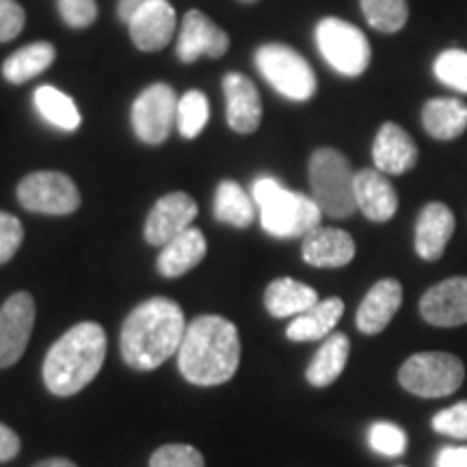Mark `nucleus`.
<instances>
[{
  "label": "nucleus",
  "mask_w": 467,
  "mask_h": 467,
  "mask_svg": "<svg viewBox=\"0 0 467 467\" xmlns=\"http://www.w3.org/2000/svg\"><path fill=\"white\" fill-rule=\"evenodd\" d=\"M184 312L165 296L143 301L121 325V358L134 370H156L180 350L184 337Z\"/></svg>",
  "instance_id": "nucleus-1"
},
{
  "label": "nucleus",
  "mask_w": 467,
  "mask_h": 467,
  "mask_svg": "<svg viewBox=\"0 0 467 467\" xmlns=\"http://www.w3.org/2000/svg\"><path fill=\"white\" fill-rule=\"evenodd\" d=\"M241 364V336L236 325L217 314L197 317L186 327L178 350V368L192 385L213 388L236 375Z\"/></svg>",
  "instance_id": "nucleus-2"
},
{
  "label": "nucleus",
  "mask_w": 467,
  "mask_h": 467,
  "mask_svg": "<svg viewBox=\"0 0 467 467\" xmlns=\"http://www.w3.org/2000/svg\"><path fill=\"white\" fill-rule=\"evenodd\" d=\"M107 358V334L98 323H80L52 344L44 359V383L55 396L67 399L85 389Z\"/></svg>",
  "instance_id": "nucleus-3"
},
{
  "label": "nucleus",
  "mask_w": 467,
  "mask_h": 467,
  "mask_svg": "<svg viewBox=\"0 0 467 467\" xmlns=\"http://www.w3.org/2000/svg\"><path fill=\"white\" fill-rule=\"evenodd\" d=\"M254 202L260 208L262 227L275 238H306L320 227L323 213L314 197L284 189L271 175H262L254 182Z\"/></svg>",
  "instance_id": "nucleus-4"
},
{
  "label": "nucleus",
  "mask_w": 467,
  "mask_h": 467,
  "mask_svg": "<svg viewBox=\"0 0 467 467\" xmlns=\"http://www.w3.org/2000/svg\"><path fill=\"white\" fill-rule=\"evenodd\" d=\"M309 186L320 213L331 219H347L358 210L355 171L347 156L334 148H320L309 159Z\"/></svg>",
  "instance_id": "nucleus-5"
},
{
  "label": "nucleus",
  "mask_w": 467,
  "mask_h": 467,
  "mask_svg": "<svg viewBox=\"0 0 467 467\" xmlns=\"http://www.w3.org/2000/svg\"><path fill=\"white\" fill-rule=\"evenodd\" d=\"M399 381L409 394L420 399H443L463 385L465 366L451 353H416L400 366Z\"/></svg>",
  "instance_id": "nucleus-6"
},
{
  "label": "nucleus",
  "mask_w": 467,
  "mask_h": 467,
  "mask_svg": "<svg viewBox=\"0 0 467 467\" xmlns=\"http://www.w3.org/2000/svg\"><path fill=\"white\" fill-rule=\"evenodd\" d=\"M255 66L273 89L295 102H306L317 93V76L299 52L282 44H268L255 52Z\"/></svg>",
  "instance_id": "nucleus-7"
},
{
  "label": "nucleus",
  "mask_w": 467,
  "mask_h": 467,
  "mask_svg": "<svg viewBox=\"0 0 467 467\" xmlns=\"http://www.w3.org/2000/svg\"><path fill=\"white\" fill-rule=\"evenodd\" d=\"M317 44L325 61L344 76H359L370 66L372 52L366 35L340 17H325L318 22Z\"/></svg>",
  "instance_id": "nucleus-8"
},
{
  "label": "nucleus",
  "mask_w": 467,
  "mask_h": 467,
  "mask_svg": "<svg viewBox=\"0 0 467 467\" xmlns=\"http://www.w3.org/2000/svg\"><path fill=\"white\" fill-rule=\"evenodd\" d=\"M17 202L39 214H72L80 206L74 180L58 171H35L17 184Z\"/></svg>",
  "instance_id": "nucleus-9"
},
{
  "label": "nucleus",
  "mask_w": 467,
  "mask_h": 467,
  "mask_svg": "<svg viewBox=\"0 0 467 467\" xmlns=\"http://www.w3.org/2000/svg\"><path fill=\"white\" fill-rule=\"evenodd\" d=\"M178 117V98L165 83L145 89L132 104V128L143 143L159 145L165 141Z\"/></svg>",
  "instance_id": "nucleus-10"
},
{
  "label": "nucleus",
  "mask_w": 467,
  "mask_h": 467,
  "mask_svg": "<svg viewBox=\"0 0 467 467\" xmlns=\"http://www.w3.org/2000/svg\"><path fill=\"white\" fill-rule=\"evenodd\" d=\"M35 325V301L16 292L0 307V368H11L25 355Z\"/></svg>",
  "instance_id": "nucleus-11"
},
{
  "label": "nucleus",
  "mask_w": 467,
  "mask_h": 467,
  "mask_svg": "<svg viewBox=\"0 0 467 467\" xmlns=\"http://www.w3.org/2000/svg\"><path fill=\"white\" fill-rule=\"evenodd\" d=\"M197 217V203L186 192H169L151 208L145 223V241L154 247H165L169 241L186 232Z\"/></svg>",
  "instance_id": "nucleus-12"
},
{
  "label": "nucleus",
  "mask_w": 467,
  "mask_h": 467,
  "mask_svg": "<svg viewBox=\"0 0 467 467\" xmlns=\"http://www.w3.org/2000/svg\"><path fill=\"white\" fill-rule=\"evenodd\" d=\"M420 314L433 327H459L467 323V277L443 279L420 299Z\"/></svg>",
  "instance_id": "nucleus-13"
},
{
  "label": "nucleus",
  "mask_w": 467,
  "mask_h": 467,
  "mask_svg": "<svg viewBox=\"0 0 467 467\" xmlns=\"http://www.w3.org/2000/svg\"><path fill=\"white\" fill-rule=\"evenodd\" d=\"M230 48V37L223 28H219L202 11H189L184 16L182 28L178 35V57L180 61L192 63L208 55L213 58L223 57Z\"/></svg>",
  "instance_id": "nucleus-14"
},
{
  "label": "nucleus",
  "mask_w": 467,
  "mask_h": 467,
  "mask_svg": "<svg viewBox=\"0 0 467 467\" xmlns=\"http://www.w3.org/2000/svg\"><path fill=\"white\" fill-rule=\"evenodd\" d=\"M227 124L238 134H251L260 128L262 100L255 85L244 74L230 72L223 78Z\"/></svg>",
  "instance_id": "nucleus-15"
},
{
  "label": "nucleus",
  "mask_w": 467,
  "mask_h": 467,
  "mask_svg": "<svg viewBox=\"0 0 467 467\" xmlns=\"http://www.w3.org/2000/svg\"><path fill=\"white\" fill-rule=\"evenodd\" d=\"M130 37L143 52H156L171 42L175 31V9L167 0H154L130 17Z\"/></svg>",
  "instance_id": "nucleus-16"
},
{
  "label": "nucleus",
  "mask_w": 467,
  "mask_h": 467,
  "mask_svg": "<svg viewBox=\"0 0 467 467\" xmlns=\"http://www.w3.org/2000/svg\"><path fill=\"white\" fill-rule=\"evenodd\" d=\"M355 202L366 219L375 223H385L399 210L396 189L379 169H361L355 173Z\"/></svg>",
  "instance_id": "nucleus-17"
},
{
  "label": "nucleus",
  "mask_w": 467,
  "mask_h": 467,
  "mask_svg": "<svg viewBox=\"0 0 467 467\" xmlns=\"http://www.w3.org/2000/svg\"><path fill=\"white\" fill-rule=\"evenodd\" d=\"M402 303V285L396 279H381L368 290L358 309V329L366 336H377L392 323Z\"/></svg>",
  "instance_id": "nucleus-18"
},
{
  "label": "nucleus",
  "mask_w": 467,
  "mask_h": 467,
  "mask_svg": "<svg viewBox=\"0 0 467 467\" xmlns=\"http://www.w3.org/2000/svg\"><path fill=\"white\" fill-rule=\"evenodd\" d=\"M303 260L317 268H340L355 258V241L336 227H317L303 238Z\"/></svg>",
  "instance_id": "nucleus-19"
},
{
  "label": "nucleus",
  "mask_w": 467,
  "mask_h": 467,
  "mask_svg": "<svg viewBox=\"0 0 467 467\" xmlns=\"http://www.w3.org/2000/svg\"><path fill=\"white\" fill-rule=\"evenodd\" d=\"M372 159H375V167L381 173L402 175L416 167L418 148L400 126L388 121L381 126L375 145H372Z\"/></svg>",
  "instance_id": "nucleus-20"
},
{
  "label": "nucleus",
  "mask_w": 467,
  "mask_h": 467,
  "mask_svg": "<svg viewBox=\"0 0 467 467\" xmlns=\"http://www.w3.org/2000/svg\"><path fill=\"white\" fill-rule=\"evenodd\" d=\"M454 234V214L446 203H426L416 223V251L422 260L435 262Z\"/></svg>",
  "instance_id": "nucleus-21"
},
{
  "label": "nucleus",
  "mask_w": 467,
  "mask_h": 467,
  "mask_svg": "<svg viewBox=\"0 0 467 467\" xmlns=\"http://www.w3.org/2000/svg\"><path fill=\"white\" fill-rule=\"evenodd\" d=\"M206 236L197 227H189V230L175 236L162 247L156 268L162 277H180L189 273L200 262L206 258Z\"/></svg>",
  "instance_id": "nucleus-22"
},
{
  "label": "nucleus",
  "mask_w": 467,
  "mask_h": 467,
  "mask_svg": "<svg viewBox=\"0 0 467 467\" xmlns=\"http://www.w3.org/2000/svg\"><path fill=\"white\" fill-rule=\"evenodd\" d=\"M344 314V301L337 296H329V299L318 301L317 306L309 307L307 312L295 317V320L285 329V336L292 342H317L323 337L331 336L337 320Z\"/></svg>",
  "instance_id": "nucleus-23"
},
{
  "label": "nucleus",
  "mask_w": 467,
  "mask_h": 467,
  "mask_svg": "<svg viewBox=\"0 0 467 467\" xmlns=\"http://www.w3.org/2000/svg\"><path fill=\"white\" fill-rule=\"evenodd\" d=\"M318 303V292L292 277H279L268 284L265 292V306L275 318L299 317Z\"/></svg>",
  "instance_id": "nucleus-24"
},
{
  "label": "nucleus",
  "mask_w": 467,
  "mask_h": 467,
  "mask_svg": "<svg viewBox=\"0 0 467 467\" xmlns=\"http://www.w3.org/2000/svg\"><path fill=\"white\" fill-rule=\"evenodd\" d=\"M422 124L431 137L452 141L467 128V104L457 98H435L424 104Z\"/></svg>",
  "instance_id": "nucleus-25"
},
{
  "label": "nucleus",
  "mask_w": 467,
  "mask_h": 467,
  "mask_svg": "<svg viewBox=\"0 0 467 467\" xmlns=\"http://www.w3.org/2000/svg\"><path fill=\"white\" fill-rule=\"evenodd\" d=\"M350 342L344 334H331L325 337L323 347L317 350L307 366V381L314 388H327L342 375L348 361Z\"/></svg>",
  "instance_id": "nucleus-26"
},
{
  "label": "nucleus",
  "mask_w": 467,
  "mask_h": 467,
  "mask_svg": "<svg viewBox=\"0 0 467 467\" xmlns=\"http://www.w3.org/2000/svg\"><path fill=\"white\" fill-rule=\"evenodd\" d=\"M57 52L55 46L48 42H37L31 46H25L17 52H14L3 66V76L11 85H22L26 80L35 78L42 72H46L55 61Z\"/></svg>",
  "instance_id": "nucleus-27"
},
{
  "label": "nucleus",
  "mask_w": 467,
  "mask_h": 467,
  "mask_svg": "<svg viewBox=\"0 0 467 467\" xmlns=\"http://www.w3.org/2000/svg\"><path fill=\"white\" fill-rule=\"evenodd\" d=\"M254 200L244 192V189L234 180H225L217 186V195H214V217L221 223L232 227H249L254 223Z\"/></svg>",
  "instance_id": "nucleus-28"
},
{
  "label": "nucleus",
  "mask_w": 467,
  "mask_h": 467,
  "mask_svg": "<svg viewBox=\"0 0 467 467\" xmlns=\"http://www.w3.org/2000/svg\"><path fill=\"white\" fill-rule=\"evenodd\" d=\"M35 107H37L39 115L44 117L48 124H52L58 130L74 132L80 126V113L76 104L67 93L58 91L52 85H42L33 96Z\"/></svg>",
  "instance_id": "nucleus-29"
},
{
  "label": "nucleus",
  "mask_w": 467,
  "mask_h": 467,
  "mask_svg": "<svg viewBox=\"0 0 467 467\" xmlns=\"http://www.w3.org/2000/svg\"><path fill=\"white\" fill-rule=\"evenodd\" d=\"M368 25L381 33H399L407 25V0H361Z\"/></svg>",
  "instance_id": "nucleus-30"
},
{
  "label": "nucleus",
  "mask_w": 467,
  "mask_h": 467,
  "mask_svg": "<svg viewBox=\"0 0 467 467\" xmlns=\"http://www.w3.org/2000/svg\"><path fill=\"white\" fill-rule=\"evenodd\" d=\"M210 107L208 98L202 91H189L184 93L178 100V117H175V124L178 130L186 139H195L203 128L208 124Z\"/></svg>",
  "instance_id": "nucleus-31"
},
{
  "label": "nucleus",
  "mask_w": 467,
  "mask_h": 467,
  "mask_svg": "<svg viewBox=\"0 0 467 467\" xmlns=\"http://www.w3.org/2000/svg\"><path fill=\"white\" fill-rule=\"evenodd\" d=\"M433 72L446 87H452L461 93H467V52L452 48L443 50L435 58Z\"/></svg>",
  "instance_id": "nucleus-32"
},
{
  "label": "nucleus",
  "mask_w": 467,
  "mask_h": 467,
  "mask_svg": "<svg viewBox=\"0 0 467 467\" xmlns=\"http://www.w3.org/2000/svg\"><path fill=\"white\" fill-rule=\"evenodd\" d=\"M368 443L383 457H402L407 451V435L400 426L392 422H377L370 426Z\"/></svg>",
  "instance_id": "nucleus-33"
},
{
  "label": "nucleus",
  "mask_w": 467,
  "mask_h": 467,
  "mask_svg": "<svg viewBox=\"0 0 467 467\" xmlns=\"http://www.w3.org/2000/svg\"><path fill=\"white\" fill-rule=\"evenodd\" d=\"M150 467H206L203 454L189 443H169L151 454Z\"/></svg>",
  "instance_id": "nucleus-34"
},
{
  "label": "nucleus",
  "mask_w": 467,
  "mask_h": 467,
  "mask_svg": "<svg viewBox=\"0 0 467 467\" xmlns=\"http://www.w3.org/2000/svg\"><path fill=\"white\" fill-rule=\"evenodd\" d=\"M435 433L454 437V440H467V400L443 409L433 418Z\"/></svg>",
  "instance_id": "nucleus-35"
},
{
  "label": "nucleus",
  "mask_w": 467,
  "mask_h": 467,
  "mask_svg": "<svg viewBox=\"0 0 467 467\" xmlns=\"http://www.w3.org/2000/svg\"><path fill=\"white\" fill-rule=\"evenodd\" d=\"M25 241V227L20 219L9 213H0V265L9 262Z\"/></svg>",
  "instance_id": "nucleus-36"
},
{
  "label": "nucleus",
  "mask_w": 467,
  "mask_h": 467,
  "mask_svg": "<svg viewBox=\"0 0 467 467\" xmlns=\"http://www.w3.org/2000/svg\"><path fill=\"white\" fill-rule=\"evenodd\" d=\"M58 14L72 28H87L98 16L96 0H58Z\"/></svg>",
  "instance_id": "nucleus-37"
},
{
  "label": "nucleus",
  "mask_w": 467,
  "mask_h": 467,
  "mask_svg": "<svg viewBox=\"0 0 467 467\" xmlns=\"http://www.w3.org/2000/svg\"><path fill=\"white\" fill-rule=\"evenodd\" d=\"M25 9L16 0H0V42H11L25 28Z\"/></svg>",
  "instance_id": "nucleus-38"
},
{
  "label": "nucleus",
  "mask_w": 467,
  "mask_h": 467,
  "mask_svg": "<svg viewBox=\"0 0 467 467\" xmlns=\"http://www.w3.org/2000/svg\"><path fill=\"white\" fill-rule=\"evenodd\" d=\"M20 437H17L16 431L0 422V463L16 459L20 454Z\"/></svg>",
  "instance_id": "nucleus-39"
},
{
  "label": "nucleus",
  "mask_w": 467,
  "mask_h": 467,
  "mask_svg": "<svg viewBox=\"0 0 467 467\" xmlns=\"http://www.w3.org/2000/svg\"><path fill=\"white\" fill-rule=\"evenodd\" d=\"M435 467H467V446L441 448L435 457Z\"/></svg>",
  "instance_id": "nucleus-40"
},
{
  "label": "nucleus",
  "mask_w": 467,
  "mask_h": 467,
  "mask_svg": "<svg viewBox=\"0 0 467 467\" xmlns=\"http://www.w3.org/2000/svg\"><path fill=\"white\" fill-rule=\"evenodd\" d=\"M154 3V0H119V7H117V14L124 22H130V17L137 14L139 9L145 7V5Z\"/></svg>",
  "instance_id": "nucleus-41"
},
{
  "label": "nucleus",
  "mask_w": 467,
  "mask_h": 467,
  "mask_svg": "<svg viewBox=\"0 0 467 467\" xmlns=\"http://www.w3.org/2000/svg\"><path fill=\"white\" fill-rule=\"evenodd\" d=\"M33 467H76V465L67 459H46V461H39V463H35Z\"/></svg>",
  "instance_id": "nucleus-42"
},
{
  "label": "nucleus",
  "mask_w": 467,
  "mask_h": 467,
  "mask_svg": "<svg viewBox=\"0 0 467 467\" xmlns=\"http://www.w3.org/2000/svg\"><path fill=\"white\" fill-rule=\"evenodd\" d=\"M243 3H255V0H243Z\"/></svg>",
  "instance_id": "nucleus-43"
},
{
  "label": "nucleus",
  "mask_w": 467,
  "mask_h": 467,
  "mask_svg": "<svg viewBox=\"0 0 467 467\" xmlns=\"http://www.w3.org/2000/svg\"><path fill=\"white\" fill-rule=\"evenodd\" d=\"M400 467H402V465H400Z\"/></svg>",
  "instance_id": "nucleus-44"
}]
</instances>
